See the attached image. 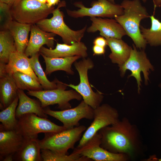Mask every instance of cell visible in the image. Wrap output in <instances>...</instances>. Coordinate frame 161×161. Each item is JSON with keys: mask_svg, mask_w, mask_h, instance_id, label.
Instances as JSON below:
<instances>
[{"mask_svg": "<svg viewBox=\"0 0 161 161\" xmlns=\"http://www.w3.org/2000/svg\"><path fill=\"white\" fill-rule=\"evenodd\" d=\"M17 51L13 38L9 30L0 31V63L7 64L11 54Z\"/></svg>", "mask_w": 161, "mask_h": 161, "instance_id": "4316f807", "label": "cell"}, {"mask_svg": "<svg viewBox=\"0 0 161 161\" xmlns=\"http://www.w3.org/2000/svg\"><path fill=\"white\" fill-rule=\"evenodd\" d=\"M12 76L18 89L28 91L43 90L42 87L39 82L27 74L16 72Z\"/></svg>", "mask_w": 161, "mask_h": 161, "instance_id": "f546056e", "label": "cell"}, {"mask_svg": "<svg viewBox=\"0 0 161 161\" xmlns=\"http://www.w3.org/2000/svg\"><path fill=\"white\" fill-rule=\"evenodd\" d=\"M24 137L15 129L6 130L0 126V160L14 155L21 148Z\"/></svg>", "mask_w": 161, "mask_h": 161, "instance_id": "e0dca14e", "label": "cell"}, {"mask_svg": "<svg viewBox=\"0 0 161 161\" xmlns=\"http://www.w3.org/2000/svg\"><path fill=\"white\" fill-rule=\"evenodd\" d=\"M94 45H97L100 47L105 48L107 45L106 39L104 37L99 36L95 38L93 41Z\"/></svg>", "mask_w": 161, "mask_h": 161, "instance_id": "1f68e13d", "label": "cell"}, {"mask_svg": "<svg viewBox=\"0 0 161 161\" xmlns=\"http://www.w3.org/2000/svg\"><path fill=\"white\" fill-rule=\"evenodd\" d=\"M17 95L19 103L16 112L17 119L24 114L30 113L35 114L41 117H48L40 102L29 97L22 89H18Z\"/></svg>", "mask_w": 161, "mask_h": 161, "instance_id": "ffe728a7", "label": "cell"}, {"mask_svg": "<svg viewBox=\"0 0 161 161\" xmlns=\"http://www.w3.org/2000/svg\"><path fill=\"white\" fill-rule=\"evenodd\" d=\"M130 56L128 59L123 64L119 66L121 75H124L126 71L129 70L131 74L129 77L133 76L136 80L137 83L138 90L140 89L142 81L140 73L143 72L145 81L147 84L148 80L150 70H153L154 68L147 58L144 50L139 51L136 47L133 45Z\"/></svg>", "mask_w": 161, "mask_h": 161, "instance_id": "8fae6325", "label": "cell"}, {"mask_svg": "<svg viewBox=\"0 0 161 161\" xmlns=\"http://www.w3.org/2000/svg\"><path fill=\"white\" fill-rule=\"evenodd\" d=\"M40 54L39 52L35 54L32 55L29 59L32 69L37 76L39 82L43 88L44 90L59 88L66 89L67 86L66 84L59 81L56 79L51 82L48 79L39 61Z\"/></svg>", "mask_w": 161, "mask_h": 161, "instance_id": "d4e9b609", "label": "cell"}, {"mask_svg": "<svg viewBox=\"0 0 161 161\" xmlns=\"http://www.w3.org/2000/svg\"><path fill=\"white\" fill-rule=\"evenodd\" d=\"M31 25L22 23L13 20L8 30L14 40L17 51L24 53L28 43V36Z\"/></svg>", "mask_w": 161, "mask_h": 161, "instance_id": "cb8c5ba5", "label": "cell"}, {"mask_svg": "<svg viewBox=\"0 0 161 161\" xmlns=\"http://www.w3.org/2000/svg\"><path fill=\"white\" fill-rule=\"evenodd\" d=\"M86 129L85 126L81 125L58 132L45 133L44 138L39 140L41 148L67 154L68 151L73 148L75 143L80 140Z\"/></svg>", "mask_w": 161, "mask_h": 161, "instance_id": "5b68a950", "label": "cell"}, {"mask_svg": "<svg viewBox=\"0 0 161 161\" xmlns=\"http://www.w3.org/2000/svg\"><path fill=\"white\" fill-rule=\"evenodd\" d=\"M43 161H90L91 160L79 154L72 152L68 155L58 153L47 149H41Z\"/></svg>", "mask_w": 161, "mask_h": 161, "instance_id": "f1b7e54d", "label": "cell"}, {"mask_svg": "<svg viewBox=\"0 0 161 161\" xmlns=\"http://www.w3.org/2000/svg\"><path fill=\"white\" fill-rule=\"evenodd\" d=\"M94 55L104 54L105 52V48L94 45L92 47Z\"/></svg>", "mask_w": 161, "mask_h": 161, "instance_id": "d6a6232c", "label": "cell"}, {"mask_svg": "<svg viewBox=\"0 0 161 161\" xmlns=\"http://www.w3.org/2000/svg\"><path fill=\"white\" fill-rule=\"evenodd\" d=\"M17 119L15 130L24 137L38 135L40 133L58 132L66 129L63 126L58 125L47 118L34 113L24 114Z\"/></svg>", "mask_w": 161, "mask_h": 161, "instance_id": "ba28073f", "label": "cell"}, {"mask_svg": "<svg viewBox=\"0 0 161 161\" xmlns=\"http://www.w3.org/2000/svg\"><path fill=\"white\" fill-rule=\"evenodd\" d=\"M158 161H161V158L160 159H159Z\"/></svg>", "mask_w": 161, "mask_h": 161, "instance_id": "ab89813d", "label": "cell"}, {"mask_svg": "<svg viewBox=\"0 0 161 161\" xmlns=\"http://www.w3.org/2000/svg\"><path fill=\"white\" fill-rule=\"evenodd\" d=\"M56 34L44 31L36 24L31 25L30 39L24 53L27 56L39 52L41 48L46 45L49 49H53Z\"/></svg>", "mask_w": 161, "mask_h": 161, "instance_id": "9a60e30c", "label": "cell"}, {"mask_svg": "<svg viewBox=\"0 0 161 161\" xmlns=\"http://www.w3.org/2000/svg\"><path fill=\"white\" fill-rule=\"evenodd\" d=\"M101 136L97 132L82 147L73 152L95 161H126L130 157L125 154L111 152L100 146Z\"/></svg>", "mask_w": 161, "mask_h": 161, "instance_id": "4fadbf2b", "label": "cell"}, {"mask_svg": "<svg viewBox=\"0 0 161 161\" xmlns=\"http://www.w3.org/2000/svg\"><path fill=\"white\" fill-rule=\"evenodd\" d=\"M154 6V10L156 7L161 6V0H153Z\"/></svg>", "mask_w": 161, "mask_h": 161, "instance_id": "d590c367", "label": "cell"}, {"mask_svg": "<svg viewBox=\"0 0 161 161\" xmlns=\"http://www.w3.org/2000/svg\"><path fill=\"white\" fill-rule=\"evenodd\" d=\"M54 9L37 0H16L10 7L14 20L31 25L46 18Z\"/></svg>", "mask_w": 161, "mask_h": 161, "instance_id": "277c9868", "label": "cell"}, {"mask_svg": "<svg viewBox=\"0 0 161 161\" xmlns=\"http://www.w3.org/2000/svg\"><path fill=\"white\" fill-rule=\"evenodd\" d=\"M87 51L85 44L80 41L71 45L57 43L54 49H48L42 46L39 53L50 58H64L79 55L85 58L88 56Z\"/></svg>", "mask_w": 161, "mask_h": 161, "instance_id": "2e32d148", "label": "cell"}, {"mask_svg": "<svg viewBox=\"0 0 161 161\" xmlns=\"http://www.w3.org/2000/svg\"><path fill=\"white\" fill-rule=\"evenodd\" d=\"M19 99L17 96L7 107L0 112V126L6 130L15 129L18 119L16 116V112Z\"/></svg>", "mask_w": 161, "mask_h": 161, "instance_id": "83f0119b", "label": "cell"}, {"mask_svg": "<svg viewBox=\"0 0 161 161\" xmlns=\"http://www.w3.org/2000/svg\"><path fill=\"white\" fill-rule=\"evenodd\" d=\"M93 119L76 148L83 146L103 128L117 122L119 119V114L116 109L108 104H103L94 109Z\"/></svg>", "mask_w": 161, "mask_h": 161, "instance_id": "9c48e42d", "label": "cell"}, {"mask_svg": "<svg viewBox=\"0 0 161 161\" xmlns=\"http://www.w3.org/2000/svg\"><path fill=\"white\" fill-rule=\"evenodd\" d=\"M13 155H10L5 157L2 161H12L13 160Z\"/></svg>", "mask_w": 161, "mask_h": 161, "instance_id": "8d00e7d4", "label": "cell"}, {"mask_svg": "<svg viewBox=\"0 0 161 161\" xmlns=\"http://www.w3.org/2000/svg\"><path fill=\"white\" fill-rule=\"evenodd\" d=\"M94 109L83 100L77 106L61 111H55L49 108H44V113L59 120L66 129L79 126V121L85 118L91 120L93 118Z\"/></svg>", "mask_w": 161, "mask_h": 161, "instance_id": "7c38bea8", "label": "cell"}, {"mask_svg": "<svg viewBox=\"0 0 161 161\" xmlns=\"http://www.w3.org/2000/svg\"><path fill=\"white\" fill-rule=\"evenodd\" d=\"M43 4H46L47 2V0H37Z\"/></svg>", "mask_w": 161, "mask_h": 161, "instance_id": "74e56055", "label": "cell"}, {"mask_svg": "<svg viewBox=\"0 0 161 161\" xmlns=\"http://www.w3.org/2000/svg\"><path fill=\"white\" fill-rule=\"evenodd\" d=\"M0 78V109L3 110L18 96V89L12 75L7 74Z\"/></svg>", "mask_w": 161, "mask_h": 161, "instance_id": "44dd1931", "label": "cell"}, {"mask_svg": "<svg viewBox=\"0 0 161 161\" xmlns=\"http://www.w3.org/2000/svg\"><path fill=\"white\" fill-rule=\"evenodd\" d=\"M73 4L79 9L73 10L67 9L66 12L69 16L74 18L85 16L112 18L124 13L120 5L112 3L108 0L93 1L90 7H85L81 1L75 2Z\"/></svg>", "mask_w": 161, "mask_h": 161, "instance_id": "52a82bcc", "label": "cell"}, {"mask_svg": "<svg viewBox=\"0 0 161 161\" xmlns=\"http://www.w3.org/2000/svg\"><path fill=\"white\" fill-rule=\"evenodd\" d=\"M43 57L46 64L45 73L50 75L52 72L58 70H62L67 73L73 75L72 65L77 60L81 58L80 56L64 58H50L40 54Z\"/></svg>", "mask_w": 161, "mask_h": 161, "instance_id": "603a6c76", "label": "cell"}, {"mask_svg": "<svg viewBox=\"0 0 161 161\" xmlns=\"http://www.w3.org/2000/svg\"><path fill=\"white\" fill-rule=\"evenodd\" d=\"M123 14L114 18L131 38L137 48L144 50L147 43L140 32V23L144 19L150 17L145 7L140 0H123L120 4Z\"/></svg>", "mask_w": 161, "mask_h": 161, "instance_id": "7a4b0ae2", "label": "cell"}, {"mask_svg": "<svg viewBox=\"0 0 161 161\" xmlns=\"http://www.w3.org/2000/svg\"><path fill=\"white\" fill-rule=\"evenodd\" d=\"M66 6L64 1L60 3L56 9L53 10L52 16L50 18H45L36 24L42 30L52 32L60 36L64 43L71 45L80 42L86 30L87 26L79 30H74L70 29L65 23L63 13L60 8Z\"/></svg>", "mask_w": 161, "mask_h": 161, "instance_id": "3957f363", "label": "cell"}, {"mask_svg": "<svg viewBox=\"0 0 161 161\" xmlns=\"http://www.w3.org/2000/svg\"><path fill=\"white\" fill-rule=\"evenodd\" d=\"M106 39L111 51L109 57L112 62L119 66L123 64L129 58L132 48L122 39L111 38Z\"/></svg>", "mask_w": 161, "mask_h": 161, "instance_id": "7402d4cb", "label": "cell"}, {"mask_svg": "<svg viewBox=\"0 0 161 161\" xmlns=\"http://www.w3.org/2000/svg\"><path fill=\"white\" fill-rule=\"evenodd\" d=\"M83 58L74 63L75 66L79 74V83L77 85L71 84L66 85L79 93L84 102L95 109L100 105L103 100V96L101 93L95 92L92 89L89 81L88 72V70L93 67L94 64L90 58Z\"/></svg>", "mask_w": 161, "mask_h": 161, "instance_id": "8992f818", "label": "cell"}, {"mask_svg": "<svg viewBox=\"0 0 161 161\" xmlns=\"http://www.w3.org/2000/svg\"><path fill=\"white\" fill-rule=\"evenodd\" d=\"M60 1V0H47L46 4L48 7L50 8L57 4Z\"/></svg>", "mask_w": 161, "mask_h": 161, "instance_id": "836d02e7", "label": "cell"}, {"mask_svg": "<svg viewBox=\"0 0 161 161\" xmlns=\"http://www.w3.org/2000/svg\"><path fill=\"white\" fill-rule=\"evenodd\" d=\"M98 132L101 136L100 146L110 152L125 154L131 157L140 150L138 130L127 118L119 119Z\"/></svg>", "mask_w": 161, "mask_h": 161, "instance_id": "6da1fadb", "label": "cell"}, {"mask_svg": "<svg viewBox=\"0 0 161 161\" xmlns=\"http://www.w3.org/2000/svg\"><path fill=\"white\" fill-rule=\"evenodd\" d=\"M16 0H0V2L5 3L11 7Z\"/></svg>", "mask_w": 161, "mask_h": 161, "instance_id": "e575fe53", "label": "cell"}, {"mask_svg": "<svg viewBox=\"0 0 161 161\" xmlns=\"http://www.w3.org/2000/svg\"><path fill=\"white\" fill-rule=\"evenodd\" d=\"M151 25L150 29L140 26L141 33L147 44L152 46L161 45V22L154 14L150 16Z\"/></svg>", "mask_w": 161, "mask_h": 161, "instance_id": "484cf974", "label": "cell"}, {"mask_svg": "<svg viewBox=\"0 0 161 161\" xmlns=\"http://www.w3.org/2000/svg\"><path fill=\"white\" fill-rule=\"evenodd\" d=\"M110 2H111L113 4H115L114 2V0H108ZM142 1H143L144 2H146L147 0H141Z\"/></svg>", "mask_w": 161, "mask_h": 161, "instance_id": "f35d334b", "label": "cell"}, {"mask_svg": "<svg viewBox=\"0 0 161 161\" xmlns=\"http://www.w3.org/2000/svg\"><path fill=\"white\" fill-rule=\"evenodd\" d=\"M5 68L6 74L12 75L16 72H20L30 75L39 82L32 69L29 58L24 53L16 51L12 53L8 63L5 65Z\"/></svg>", "mask_w": 161, "mask_h": 161, "instance_id": "d6986e66", "label": "cell"}, {"mask_svg": "<svg viewBox=\"0 0 161 161\" xmlns=\"http://www.w3.org/2000/svg\"><path fill=\"white\" fill-rule=\"evenodd\" d=\"M160 88H161V84L160 85Z\"/></svg>", "mask_w": 161, "mask_h": 161, "instance_id": "60d3db41", "label": "cell"}, {"mask_svg": "<svg viewBox=\"0 0 161 161\" xmlns=\"http://www.w3.org/2000/svg\"><path fill=\"white\" fill-rule=\"evenodd\" d=\"M0 31L8 30L13 20L10 7L5 3L0 2Z\"/></svg>", "mask_w": 161, "mask_h": 161, "instance_id": "4dcf8cb0", "label": "cell"}, {"mask_svg": "<svg viewBox=\"0 0 161 161\" xmlns=\"http://www.w3.org/2000/svg\"><path fill=\"white\" fill-rule=\"evenodd\" d=\"M28 95L37 98L43 108L50 105L57 104L58 108L61 110L71 108L69 101L73 99L80 100L82 99L80 95L75 90H65L59 88L38 91H28Z\"/></svg>", "mask_w": 161, "mask_h": 161, "instance_id": "30bf717a", "label": "cell"}, {"mask_svg": "<svg viewBox=\"0 0 161 161\" xmlns=\"http://www.w3.org/2000/svg\"><path fill=\"white\" fill-rule=\"evenodd\" d=\"M38 136L24 137L20 149L13 156V160L41 161V148Z\"/></svg>", "mask_w": 161, "mask_h": 161, "instance_id": "ac0fdd59", "label": "cell"}, {"mask_svg": "<svg viewBox=\"0 0 161 161\" xmlns=\"http://www.w3.org/2000/svg\"><path fill=\"white\" fill-rule=\"evenodd\" d=\"M91 25L87 28L89 33L100 32V35L106 39L114 38L122 39L126 33L121 25L115 19L103 18L101 17H91Z\"/></svg>", "mask_w": 161, "mask_h": 161, "instance_id": "5bb4252c", "label": "cell"}]
</instances>
